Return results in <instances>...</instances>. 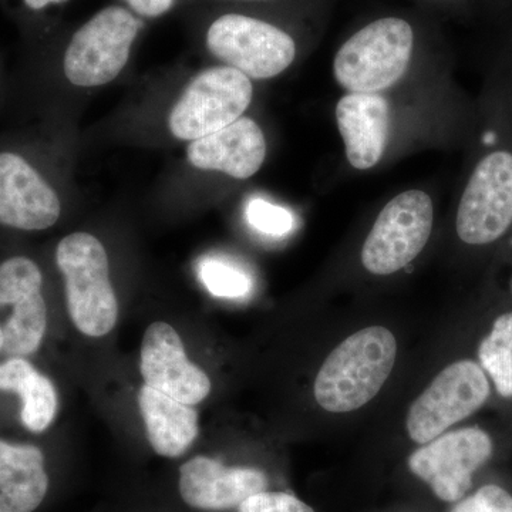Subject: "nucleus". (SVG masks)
<instances>
[{"label":"nucleus","mask_w":512,"mask_h":512,"mask_svg":"<svg viewBox=\"0 0 512 512\" xmlns=\"http://www.w3.org/2000/svg\"><path fill=\"white\" fill-rule=\"evenodd\" d=\"M55 264L74 328L86 338H106L116 329L120 306L103 242L89 232H72L57 242Z\"/></svg>","instance_id":"7"},{"label":"nucleus","mask_w":512,"mask_h":512,"mask_svg":"<svg viewBox=\"0 0 512 512\" xmlns=\"http://www.w3.org/2000/svg\"><path fill=\"white\" fill-rule=\"evenodd\" d=\"M474 9L481 10L497 22L504 23L505 28L512 20V0H471Z\"/></svg>","instance_id":"27"},{"label":"nucleus","mask_w":512,"mask_h":512,"mask_svg":"<svg viewBox=\"0 0 512 512\" xmlns=\"http://www.w3.org/2000/svg\"><path fill=\"white\" fill-rule=\"evenodd\" d=\"M138 18L157 19L173 9L175 0H123Z\"/></svg>","instance_id":"26"},{"label":"nucleus","mask_w":512,"mask_h":512,"mask_svg":"<svg viewBox=\"0 0 512 512\" xmlns=\"http://www.w3.org/2000/svg\"><path fill=\"white\" fill-rule=\"evenodd\" d=\"M238 512H315L311 505L301 498L285 491H259L247 498L239 507Z\"/></svg>","instance_id":"23"},{"label":"nucleus","mask_w":512,"mask_h":512,"mask_svg":"<svg viewBox=\"0 0 512 512\" xmlns=\"http://www.w3.org/2000/svg\"><path fill=\"white\" fill-rule=\"evenodd\" d=\"M463 151L451 229L466 251H493L512 238V60L503 46L485 74Z\"/></svg>","instance_id":"2"},{"label":"nucleus","mask_w":512,"mask_h":512,"mask_svg":"<svg viewBox=\"0 0 512 512\" xmlns=\"http://www.w3.org/2000/svg\"><path fill=\"white\" fill-rule=\"evenodd\" d=\"M301 2H329V0H301Z\"/></svg>","instance_id":"31"},{"label":"nucleus","mask_w":512,"mask_h":512,"mask_svg":"<svg viewBox=\"0 0 512 512\" xmlns=\"http://www.w3.org/2000/svg\"><path fill=\"white\" fill-rule=\"evenodd\" d=\"M510 244H511V247H512V239H511V241H510Z\"/></svg>","instance_id":"33"},{"label":"nucleus","mask_w":512,"mask_h":512,"mask_svg":"<svg viewBox=\"0 0 512 512\" xmlns=\"http://www.w3.org/2000/svg\"><path fill=\"white\" fill-rule=\"evenodd\" d=\"M437 221V201L426 187H407L380 205L357 249L360 271L390 278L406 271L429 247Z\"/></svg>","instance_id":"4"},{"label":"nucleus","mask_w":512,"mask_h":512,"mask_svg":"<svg viewBox=\"0 0 512 512\" xmlns=\"http://www.w3.org/2000/svg\"><path fill=\"white\" fill-rule=\"evenodd\" d=\"M0 325L5 356L33 359L49 332V305L42 265L33 256L12 254L0 259Z\"/></svg>","instance_id":"10"},{"label":"nucleus","mask_w":512,"mask_h":512,"mask_svg":"<svg viewBox=\"0 0 512 512\" xmlns=\"http://www.w3.org/2000/svg\"><path fill=\"white\" fill-rule=\"evenodd\" d=\"M413 2L424 12L441 16V18L468 20L476 13L471 0H413Z\"/></svg>","instance_id":"25"},{"label":"nucleus","mask_w":512,"mask_h":512,"mask_svg":"<svg viewBox=\"0 0 512 512\" xmlns=\"http://www.w3.org/2000/svg\"><path fill=\"white\" fill-rule=\"evenodd\" d=\"M5 356V335H3L2 325H0V360Z\"/></svg>","instance_id":"30"},{"label":"nucleus","mask_w":512,"mask_h":512,"mask_svg":"<svg viewBox=\"0 0 512 512\" xmlns=\"http://www.w3.org/2000/svg\"><path fill=\"white\" fill-rule=\"evenodd\" d=\"M62 212L59 191L33 157L19 148H0V228L22 234L47 231Z\"/></svg>","instance_id":"13"},{"label":"nucleus","mask_w":512,"mask_h":512,"mask_svg":"<svg viewBox=\"0 0 512 512\" xmlns=\"http://www.w3.org/2000/svg\"><path fill=\"white\" fill-rule=\"evenodd\" d=\"M254 100V82L232 67L202 70L185 87L168 116L177 140L210 136L245 116Z\"/></svg>","instance_id":"9"},{"label":"nucleus","mask_w":512,"mask_h":512,"mask_svg":"<svg viewBox=\"0 0 512 512\" xmlns=\"http://www.w3.org/2000/svg\"><path fill=\"white\" fill-rule=\"evenodd\" d=\"M140 373L146 386L190 406L205 402L212 392L211 377L192 362L180 333L164 320H156L144 332Z\"/></svg>","instance_id":"15"},{"label":"nucleus","mask_w":512,"mask_h":512,"mask_svg":"<svg viewBox=\"0 0 512 512\" xmlns=\"http://www.w3.org/2000/svg\"><path fill=\"white\" fill-rule=\"evenodd\" d=\"M69 0H19L20 6L29 13H42L55 6H62Z\"/></svg>","instance_id":"28"},{"label":"nucleus","mask_w":512,"mask_h":512,"mask_svg":"<svg viewBox=\"0 0 512 512\" xmlns=\"http://www.w3.org/2000/svg\"><path fill=\"white\" fill-rule=\"evenodd\" d=\"M493 386L477 360L451 363L414 400L406 430L417 444H426L477 413L490 400Z\"/></svg>","instance_id":"11"},{"label":"nucleus","mask_w":512,"mask_h":512,"mask_svg":"<svg viewBox=\"0 0 512 512\" xmlns=\"http://www.w3.org/2000/svg\"><path fill=\"white\" fill-rule=\"evenodd\" d=\"M265 490H269V477L262 468L229 466L207 454L188 457L175 477L178 500L191 512L234 511Z\"/></svg>","instance_id":"14"},{"label":"nucleus","mask_w":512,"mask_h":512,"mask_svg":"<svg viewBox=\"0 0 512 512\" xmlns=\"http://www.w3.org/2000/svg\"><path fill=\"white\" fill-rule=\"evenodd\" d=\"M245 220L256 232L271 238H284L296 228L295 214L289 208L261 197L247 202Z\"/></svg>","instance_id":"22"},{"label":"nucleus","mask_w":512,"mask_h":512,"mask_svg":"<svg viewBox=\"0 0 512 512\" xmlns=\"http://www.w3.org/2000/svg\"><path fill=\"white\" fill-rule=\"evenodd\" d=\"M53 485L42 447L0 437V512H39L49 501Z\"/></svg>","instance_id":"17"},{"label":"nucleus","mask_w":512,"mask_h":512,"mask_svg":"<svg viewBox=\"0 0 512 512\" xmlns=\"http://www.w3.org/2000/svg\"><path fill=\"white\" fill-rule=\"evenodd\" d=\"M333 117L346 164L370 173L426 151L464 150L476 99L448 77L402 92L342 93Z\"/></svg>","instance_id":"1"},{"label":"nucleus","mask_w":512,"mask_h":512,"mask_svg":"<svg viewBox=\"0 0 512 512\" xmlns=\"http://www.w3.org/2000/svg\"><path fill=\"white\" fill-rule=\"evenodd\" d=\"M493 453L494 441L487 431L463 427L421 444L409 457V468L441 501L456 504L466 497L473 487L474 474Z\"/></svg>","instance_id":"12"},{"label":"nucleus","mask_w":512,"mask_h":512,"mask_svg":"<svg viewBox=\"0 0 512 512\" xmlns=\"http://www.w3.org/2000/svg\"><path fill=\"white\" fill-rule=\"evenodd\" d=\"M332 77L342 93L402 92L454 77V59L433 15L394 10L360 23L339 43Z\"/></svg>","instance_id":"3"},{"label":"nucleus","mask_w":512,"mask_h":512,"mask_svg":"<svg viewBox=\"0 0 512 512\" xmlns=\"http://www.w3.org/2000/svg\"><path fill=\"white\" fill-rule=\"evenodd\" d=\"M198 276L207 291L221 299L248 298L254 289V279L247 269L225 258L202 259Z\"/></svg>","instance_id":"21"},{"label":"nucleus","mask_w":512,"mask_h":512,"mask_svg":"<svg viewBox=\"0 0 512 512\" xmlns=\"http://www.w3.org/2000/svg\"><path fill=\"white\" fill-rule=\"evenodd\" d=\"M268 140L264 128L244 116L210 136L191 141L187 160L192 167L220 174L231 181H247L264 167Z\"/></svg>","instance_id":"16"},{"label":"nucleus","mask_w":512,"mask_h":512,"mask_svg":"<svg viewBox=\"0 0 512 512\" xmlns=\"http://www.w3.org/2000/svg\"><path fill=\"white\" fill-rule=\"evenodd\" d=\"M507 32H505L503 43H501V46L504 47L505 50H507L508 55H510L512 60V20L510 22V25L505 28Z\"/></svg>","instance_id":"29"},{"label":"nucleus","mask_w":512,"mask_h":512,"mask_svg":"<svg viewBox=\"0 0 512 512\" xmlns=\"http://www.w3.org/2000/svg\"><path fill=\"white\" fill-rule=\"evenodd\" d=\"M477 359L498 396L512 399V309L495 318L478 345Z\"/></svg>","instance_id":"20"},{"label":"nucleus","mask_w":512,"mask_h":512,"mask_svg":"<svg viewBox=\"0 0 512 512\" xmlns=\"http://www.w3.org/2000/svg\"><path fill=\"white\" fill-rule=\"evenodd\" d=\"M138 409L151 450L165 460H180L200 436V414L195 406L178 402L165 394L140 387Z\"/></svg>","instance_id":"18"},{"label":"nucleus","mask_w":512,"mask_h":512,"mask_svg":"<svg viewBox=\"0 0 512 512\" xmlns=\"http://www.w3.org/2000/svg\"><path fill=\"white\" fill-rule=\"evenodd\" d=\"M0 393L16 396L20 424L29 433H46L55 423L59 413L56 384L29 357L0 360Z\"/></svg>","instance_id":"19"},{"label":"nucleus","mask_w":512,"mask_h":512,"mask_svg":"<svg viewBox=\"0 0 512 512\" xmlns=\"http://www.w3.org/2000/svg\"><path fill=\"white\" fill-rule=\"evenodd\" d=\"M510 291L512 293V271H511V276H510Z\"/></svg>","instance_id":"32"},{"label":"nucleus","mask_w":512,"mask_h":512,"mask_svg":"<svg viewBox=\"0 0 512 512\" xmlns=\"http://www.w3.org/2000/svg\"><path fill=\"white\" fill-rule=\"evenodd\" d=\"M308 45L298 30L239 10L221 13L205 32L208 52L252 82L282 76L295 66Z\"/></svg>","instance_id":"6"},{"label":"nucleus","mask_w":512,"mask_h":512,"mask_svg":"<svg viewBox=\"0 0 512 512\" xmlns=\"http://www.w3.org/2000/svg\"><path fill=\"white\" fill-rule=\"evenodd\" d=\"M141 28L140 18L124 6H107L94 13L73 33L64 50L67 82L92 89L116 80L130 60Z\"/></svg>","instance_id":"8"},{"label":"nucleus","mask_w":512,"mask_h":512,"mask_svg":"<svg viewBox=\"0 0 512 512\" xmlns=\"http://www.w3.org/2000/svg\"><path fill=\"white\" fill-rule=\"evenodd\" d=\"M451 512H512V495L500 485L487 484L458 501Z\"/></svg>","instance_id":"24"},{"label":"nucleus","mask_w":512,"mask_h":512,"mask_svg":"<svg viewBox=\"0 0 512 512\" xmlns=\"http://www.w3.org/2000/svg\"><path fill=\"white\" fill-rule=\"evenodd\" d=\"M396 359L397 340L389 329L370 326L353 333L320 367L313 384L316 403L335 414L359 410L382 390Z\"/></svg>","instance_id":"5"}]
</instances>
